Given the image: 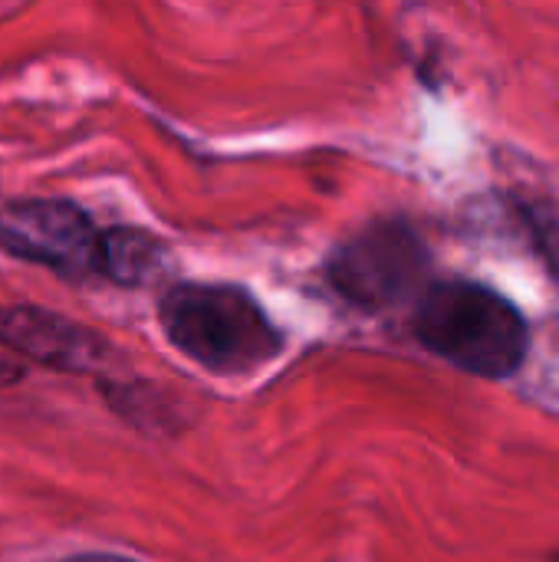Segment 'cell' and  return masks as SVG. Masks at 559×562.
<instances>
[{
    "mask_svg": "<svg viewBox=\"0 0 559 562\" xmlns=\"http://www.w3.org/2000/svg\"><path fill=\"white\" fill-rule=\"evenodd\" d=\"M168 270V247L142 227H109L99 237L96 277L119 286L155 283Z\"/></svg>",
    "mask_w": 559,
    "mask_h": 562,
    "instance_id": "obj_6",
    "label": "cell"
},
{
    "mask_svg": "<svg viewBox=\"0 0 559 562\" xmlns=\"http://www.w3.org/2000/svg\"><path fill=\"white\" fill-rule=\"evenodd\" d=\"M428 273V250L405 221H379L343 240L326 260L339 296L359 310H392L415 296Z\"/></svg>",
    "mask_w": 559,
    "mask_h": 562,
    "instance_id": "obj_3",
    "label": "cell"
},
{
    "mask_svg": "<svg viewBox=\"0 0 559 562\" xmlns=\"http://www.w3.org/2000/svg\"><path fill=\"white\" fill-rule=\"evenodd\" d=\"M23 375H26L23 362H16L10 352H3V349H0V389H10V385L23 382Z\"/></svg>",
    "mask_w": 559,
    "mask_h": 562,
    "instance_id": "obj_7",
    "label": "cell"
},
{
    "mask_svg": "<svg viewBox=\"0 0 559 562\" xmlns=\"http://www.w3.org/2000/svg\"><path fill=\"white\" fill-rule=\"evenodd\" d=\"M63 562H135L125 560V557H112V553H79V557H69Z\"/></svg>",
    "mask_w": 559,
    "mask_h": 562,
    "instance_id": "obj_8",
    "label": "cell"
},
{
    "mask_svg": "<svg viewBox=\"0 0 559 562\" xmlns=\"http://www.w3.org/2000/svg\"><path fill=\"white\" fill-rule=\"evenodd\" d=\"M168 342L208 372H254L283 352V336L260 303L224 283H175L158 300Z\"/></svg>",
    "mask_w": 559,
    "mask_h": 562,
    "instance_id": "obj_1",
    "label": "cell"
},
{
    "mask_svg": "<svg viewBox=\"0 0 559 562\" xmlns=\"http://www.w3.org/2000/svg\"><path fill=\"white\" fill-rule=\"evenodd\" d=\"M415 336L445 362L481 379L514 375L530 346L521 310L474 280L428 286L415 313Z\"/></svg>",
    "mask_w": 559,
    "mask_h": 562,
    "instance_id": "obj_2",
    "label": "cell"
},
{
    "mask_svg": "<svg viewBox=\"0 0 559 562\" xmlns=\"http://www.w3.org/2000/svg\"><path fill=\"white\" fill-rule=\"evenodd\" d=\"M557 562H559V557H557Z\"/></svg>",
    "mask_w": 559,
    "mask_h": 562,
    "instance_id": "obj_9",
    "label": "cell"
},
{
    "mask_svg": "<svg viewBox=\"0 0 559 562\" xmlns=\"http://www.w3.org/2000/svg\"><path fill=\"white\" fill-rule=\"evenodd\" d=\"M0 346L56 372H96L109 359L102 336L30 303L0 306Z\"/></svg>",
    "mask_w": 559,
    "mask_h": 562,
    "instance_id": "obj_5",
    "label": "cell"
},
{
    "mask_svg": "<svg viewBox=\"0 0 559 562\" xmlns=\"http://www.w3.org/2000/svg\"><path fill=\"white\" fill-rule=\"evenodd\" d=\"M102 231L66 198H16L0 207V250L66 280L96 277Z\"/></svg>",
    "mask_w": 559,
    "mask_h": 562,
    "instance_id": "obj_4",
    "label": "cell"
}]
</instances>
